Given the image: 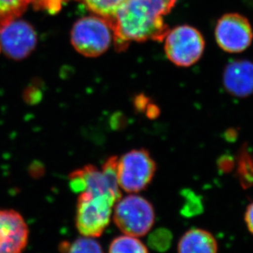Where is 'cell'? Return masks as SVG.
Instances as JSON below:
<instances>
[{
	"instance_id": "6da1fadb",
	"label": "cell",
	"mask_w": 253,
	"mask_h": 253,
	"mask_svg": "<svg viewBox=\"0 0 253 253\" xmlns=\"http://www.w3.org/2000/svg\"><path fill=\"white\" fill-rule=\"evenodd\" d=\"M177 0H126L110 21L115 45L121 50L130 42L163 41L169 28L163 17Z\"/></svg>"
},
{
	"instance_id": "7a4b0ae2",
	"label": "cell",
	"mask_w": 253,
	"mask_h": 253,
	"mask_svg": "<svg viewBox=\"0 0 253 253\" xmlns=\"http://www.w3.org/2000/svg\"><path fill=\"white\" fill-rule=\"evenodd\" d=\"M119 200L110 195L83 192L79 193L76 226L83 236H101L110 224L113 209Z\"/></svg>"
},
{
	"instance_id": "3957f363",
	"label": "cell",
	"mask_w": 253,
	"mask_h": 253,
	"mask_svg": "<svg viewBox=\"0 0 253 253\" xmlns=\"http://www.w3.org/2000/svg\"><path fill=\"white\" fill-rule=\"evenodd\" d=\"M114 39L112 25L100 16L78 20L71 32V42L74 49L86 57H97L104 54Z\"/></svg>"
},
{
	"instance_id": "277c9868",
	"label": "cell",
	"mask_w": 253,
	"mask_h": 253,
	"mask_svg": "<svg viewBox=\"0 0 253 253\" xmlns=\"http://www.w3.org/2000/svg\"><path fill=\"white\" fill-rule=\"evenodd\" d=\"M112 215L115 224L124 234L136 238L148 234L156 220L151 202L134 193L118 201Z\"/></svg>"
},
{
	"instance_id": "5b68a950",
	"label": "cell",
	"mask_w": 253,
	"mask_h": 253,
	"mask_svg": "<svg viewBox=\"0 0 253 253\" xmlns=\"http://www.w3.org/2000/svg\"><path fill=\"white\" fill-rule=\"evenodd\" d=\"M117 160L116 156L108 159L101 169L86 166L73 171L68 177L71 189L76 193H102L120 200L122 193L118 182Z\"/></svg>"
},
{
	"instance_id": "8992f818",
	"label": "cell",
	"mask_w": 253,
	"mask_h": 253,
	"mask_svg": "<svg viewBox=\"0 0 253 253\" xmlns=\"http://www.w3.org/2000/svg\"><path fill=\"white\" fill-rule=\"evenodd\" d=\"M156 164L148 151L136 149L117 160V178L121 190L137 193L146 189L153 179Z\"/></svg>"
},
{
	"instance_id": "52a82bcc",
	"label": "cell",
	"mask_w": 253,
	"mask_h": 253,
	"mask_svg": "<svg viewBox=\"0 0 253 253\" xmlns=\"http://www.w3.org/2000/svg\"><path fill=\"white\" fill-rule=\"evenodd\" d=\"M167 58L178 67H190L203 54L205 40L195 27L182 25L169 30L164 38Z\"/></svg>"
},
{
	"instance_id": "ba28073f",
	"label": "cell",
	"mask_w": 253,
	"mask_h": 253,
	"mask_svg": "<svg viewBox=\"0 0 253 253\" xmlns=\"http://www.w3.org/2000/svg\"><path fill=\"white\" fill-rule=\"evenodd\" d=\"M217 44L227 53H240L251 45L253 31L249 19L239 13H227L217 22Z\"/></svg>"
},
{
	"instance_id": "9c48e42d",
	"label": "cell",
	"mask_w": 253,
	"mask_h": 253,
	"mask_svg": "<svg viewBox=\"0 0 253 253\" xmlns=\"http://www.w3.org/2000/svg\"><path fill=\"white\" fill-rule=\"evenodd\" d=\"M37 42L34 28L23 20H13L0 30L1 49L10 59L27 58L34 50Z\"/></svg>"
},
{
	"instance_id": "30bf717a",
	"label": "cell",
	"mask_w": 253,
	"mask_h": 253,
	"mask_svg": "<svg viewBox=\"0 0 253 253\" xmlns=\"http://www.w3.org/2000/svg\"><path fill=\"white\" fill-rule=\"evenodd\" d=\"M29 230L23 217L13 210H0V253H22Z\"/></svg>"
},
{
	"instance_id": "8fae6325",
	"label": "cell",
	"mask_w": 253,
	"mask_h": 253,
	"mask_svg": "<svg viewBox=\"0 0 253 253\" xmlns=\"http://www.w3.org/2000/svg\"><path fill=\"white\" fill-rule=\"evenodd\" d=\"M224 88L237 97L253 94V63L249 60H234L226 66L223 77Z\"/></svg>"
},
{
	"instance_id": "7c38bea8",
	"label": "cell",
	"mask_w": 253,
	"mask_h": 253,
	"mask_svg": "<svg viewBox=\"0 0 253 253\" xmlns=\"http://www.w3.org/2000/svg\"><path fill=\"white\" fill-rule=\"evenodd\" d=\"M219 247L214 235L206 229L192 228L178 242V253H218Z\"/></svg>"
},
{
	"instance_id": "4fadbf2b",
	"label": "cell",
	"mask_w": 253,
	"mask_h": 253,
	"mask_svg": "<svg viewBox=\"0 0 253 253\" xmlns=\"http://www.w3.org/2000/svg\"><path fill=\"white\" fill-rule=\"evenodd\" d=\"M109 253H148V250L136 237L124 234L113 240Z\"/></svg>"
},
{
	"instance_id": "5bb4252c",
	"label": "cell",
	"mask_w": 253,
	"mask_h": 253,
	"mask_svg": "<svg viewBox=\"0 0 253 253\" xmlns=\"http://www.w3.org/2000/svg\"><path fill=\"white\" fill-rule=\"evenodd\" d=\"M30 0H0V30L23 13Z\"/></svg>"
},
{
	"instance_id": "9a60e30c",
	"label": "cell",
	"mask_w": 253,
	"mask_h": 253,
	"mask_svg": "<svg viewBox=\"0 0 253 253\" xmlns=\"http://www.w3.org/2000/svg\"><path fill=\"white\" fill-rule=\"evenodd\" d=\"M59 251L61 253H104L100 244L94 238L85 236L72 243H62Z\"/></svg>"
},
{
	"instance_id": "2e32d148",
	"label": "cell",
	"mask_w": 253,
	"mask_h": 253,
	"mask_svg": "<svg viewBox=\"0 0 253 253\" xmlns=\"http://www.w3.org/2000/svg\"><path fill=\"white\" fill-rule=\"evenodd\" d=\"M89 9L100 17H104L109 22L126 0H83Z\"/></svg>"
},
{
	"instance_id": "e0dca14e",
	"label": "cell",
	"mask_w": 253,
	"mask_h": 253,
	"mask_svg": "<svg viewBox=\"0 0 253 253\" xmlns=\"http://www.w3.org/2000/svg\"><path fill=\"white\" fill-rule=\"evenodd\" d=\"M238 176L244 188L253 185V160L246 151H244L239 158Z\"/></svg>"
},
{
	"instance_id": "ac0fdd59",
	"label": "cell",
	"mask_w": 253,
	"mask_h": 253,
	"mask_svg": "<svg viewBox=\"0 0 253 253\" xmlns=\"http://www.w3.org/2000/svg\"><path fill=\"white\" fill-rule=\"evenodd\" d=\"M172 243V234L166 229H156L149 236V246L157 252L168 250Z\"/></svg>"
},
{
	"instance_id": "d6986e66",
	"label": "cell",
	"mask_w": 253,
	"mask_h": 253,
	"mask_svg": "<svg viewBox=\"0 0 253 253\" xmlns=\"http://www.w3.org/2000/svg\"><path fill=\"white\" fill-rule=\"evenodd\" d=\"M64 1L66 0H30V2L37 8L55 13L60 10Z\"/></svg>"
},
{
	"instance_id": "ffe728a7",
	"label": "cell",
	"mask_w": 253,
	"mask_h": 253,
	"mask_svg": "<svg viewBox=\"0 0 253 253\" xmlns=\"http://www.w3.org/2000/svg\"><path fill=\"white\" fill-rule=\"evenodd\" d=\"M244 221L246 224L247 229L253 235V202L247 207L244 214Z\"/></svg>"
}]
</instances>
